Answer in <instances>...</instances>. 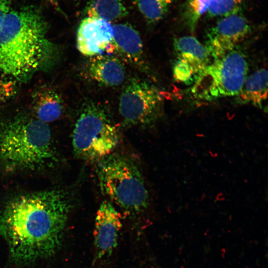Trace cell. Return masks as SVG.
Instances as JSON below:
<instances>
[{"label":"cell","instance_id":"2e32d148","mask_svg":"<svg viewBox=\"0 0 268 268\" xmlns=\"http://www.w3.org/2000/svg\"><path fill=\"white\" fill-rule=\"evenodd\" d=\"M84 13L86 17L99 18L109 22L128 14L126 6L121 0H89Z\"/></svg>","mask_w":268,"mask_h":268},{"label":"cell","instance_id":"7402d4cb","mask_svg":"<svg viewBox=\"0 0 268 268\" xmlns=\"http://www.w3.org/2000/svg\"><path fill=\"white\" fill-rule=\"evenodd\" d=\"M53 4L55 5L56 6L57 5L58 0H49Z\"/></svg>","mask_w":268,"mask_h":268},{"label":"cell","instance_id":"30bf717a","mask_svg":"<svg viewBox=\"0 0 268 268\" xmlns=\"http://www.w3.org/2000/svg\"><path fill=\"white\" fill-rule=\"evenodd\" d=\"M113 37L111 23L103 19L85 17L80 23L76 35V46L83 55L90 57L106 51Z\"/></svg>","mask_w":268,"mask_h":268},{"label":"cell","instance_id":"7c38bea8","mask_svg":"<svg viewBox=\"0 0 268 268\" xmlns=\"http://www.w3.org/2000/svg\"><path fill=\"white\" fill-rule=\"evenodd\" d=\"M86 73L90 79L106 86L119 85L126 77L125 68L120 59L108 55L90 57Z\"/></svg>","mask_w":268,"mask_h":268},{"label":"cell","instance_id":"ba28073f","mask_svg":"<svg viewBox=\"0 0 268 268\" xmlns=\"http://www.w3.org/2000/svg\"><path fill=\"white\" fill-rule=\"evenodd\" d=\"M250 30L248 20L240 12L220 17L205 35L204 46L210 58H220L236 48Z\"/></svg>","mask_w":268,"mask_h":268},{"label":"cell","instance_id":"9a60e30c","mask_svg":"<svg viewBox=\"0 0 268 268\" xmlns=\"http://www.w3.org/2000/svg\"><path fill=\"white\" fill-rule=\"evenodd\" d=\"M36 118L44 123L58 120L63 111V104L58 93L49 87H41L33 97Z\"/></svg>","mask_w":268,"mask_h":268},{"label":"cell","instance_id":"6da1fadb","mask_svg":"<svg viewBox=\"0 0 268 268\" xmlns=\"http://www.w3.org/2000/svg\"><path fill=\"white\" fill-rule=\"evenodd\" d=\"M71 203L67 193L50 189L21 194L0 210V235L16 262L54 256L61 247Z\"/></svg>","mask_w":268,"mask_h":268},{"label":"cell","instance_id":"8fae6325","mask_svg":"<svg viewBox=\"0 0 268 268\" xmlns=\"http://www.w3.org/2000/svg\"><path fill=\"white\" fill-rule=\"evenodd\" d=\"M113 28V39L106 52L117 54L125 62L148 73L149 67L138 33L127 24H117Z\"/></svg>","mask_w":268,"mask_h":268},{"label":"cell","instance_id":"ffe728a7","mask_svg":"<svg viewBox=\"0 0 268 268\" xmlns=\"http://www.w3.org/2000/svg\"><path fill=\"white\" fill-rule=\"evenodd\" d=\"M15 80L0 74V105L11 99L16 93Z\"/></svg>","mask_w":268,"mask_h":268},{"label":"cell","instance_id":"4fadbf2b","mask_svg":"<svg viewBox=\"0 0 268 268\" xmlns=\"http://www.w3.org/2000/svg\"><path fill=\"white\" fill-rule=\"evenodd\" d=\"M173 46L176 59L189 66L197 78L210 62L204 46L194 36H185L175 38Z\"/></svg>","mask_w":268,"mask_h":268},{"label":"cell","instance_id":"52a82bcc","mask_svg":"<svg viewBox=\"0 0 268 268\" xmlns=\"http://www.w3.org/2000/svg\"><path fill=\"white\" fill-rule=\"evenodd\" d=\"M163 101L162 92L156 86L133 78L121 95L119 111L126 125H150L160 117Z\"/></svg>","mask_w":268,"mask_h":268},{"label":"cell","instance_id":"ac0fdd59","mask_svg":"<svg viewBox=\"0 0 268 268\" xmlns=\"http://www.w3.org/2000/svg\"><path fill=\"white\" fill-rule=\"evenodd\" d=\"M175 0H134L138 10L149 24L162 20Z\"/></svg>","mask_w":268,"mask_h":268},{"label":"cell","instance_id":"e0dca14e","mask_svg":"<svg viewBox=\"0 0 268 268\" xmlns=\"http://www.w3.org/2000/svg\"><path fill=\"white\" fill-rule=\"evenodd\" d=\"M215 0H186L182 7L181 16L185 25L194 32L203 15L207 13Z\"/></svg>","mask_w":268,"mask_h":268},{"label":"cell","instance_id":"8992f818","mask_svg":"<svg viewBox=\"0 0 268 268\" xmlns=\"http://www.w3.org/2000/svg\"><path fill=\"white\" fill-rule=\"evenodd\" d=\"M248 64L244 53L237 48L212 60L192 84L191 93L201 101L236 96L248 76Z\"/></svg>","mask_w":268,"mask_h":268},{"label":"cell","instance_id":"7a4b0ae2","mask_svg":"<svg viewBox=\"0 0 268 268\" xmlns=\"http://www.w3.org/2000/svg\"><path fill=\"white\" fill-rule=\"evenodd\" d=\"M49 25L35 6L11 9L0 18V74L24 81L53 59Z\"/></svg>","mask_w":268,"mask_h":268},{"label":"cell","instance_id":"d6986e66","mask_svg":"<svg viewBox=\"0 0 268 268\" xmlns=\"http://www.w3.org/2000/svg\"><path fill=\"white\" fill-rule=\"evenodd\" d=\"M246 0H215L206 14L209 17H222L240 12Z\"/></svg>","mask_w":268,"mask_h":268},{"label":"cell","instance_id":"44dd1931","mask_svg":"<svg viewBox=\"0 0 268 268\" xmlns=\"http://www.w3.org/2000/svg\"><path fill=\"white\" fill-rule=\"evenodd\" d=\"M15 0H0V18L11 10V6Z\"/></svg>","mask_w":268,"mask_h":268},{"label":"cell","instance_id":"5bb4252c","mask_svg":"<svg viewBox=\"0 0 268 268\" xmlns=\"http://www.w3.org/2000/svg\"><path fill=\"white\" fill-rule=\"evenodd\" d=\"M268 93V72L264 68L247 76L243 87L235 97L240 104H251L264 108Z\"/></svg>","mask_w":268,"mask_h":268},{"label":"cell","instance_id":"9c48e42d","mask_svg":"<svg viewBox=\"0 0 268 268\" xmlns=\"http://www.w3.org/2000/svg\"><path fill=\"white\" fill-rule=\"evenodd\" d=\"M122 216L112 203L104 201L96 213L93 231L94 261L108 258L118 245Z\"/></svg>","mask_w":268,"mask_h":268},{"label":"cell","instance_id":"603a6c76","mask_svg":"<svg viewBox=\"0 0 268 268\" xmlns=\"http://www.w3.org/2000/svg\"><path fill=\"white\" fill-rule=\"evenodd\" d=\"M76 1H78V0H76Z\"/></svg>","mask_w":268,"mask_h":268},{"label":"cell","instance_id":"5b68a950","mask_svg":"<svg viewBox=\"0 0 268 268\" xmlns=\"http://www.w3.org/2000/svg\"><path fill=\"white\" fill-rule=\"evenodd\" d=\"M120 134L109 113L101 104L88 101L81 109L72 135L74 154L88 161H98L111 153Z\"/></svg>","mask_w":268,"mask_h":268},{"label":"cell","instance_id":"3957f363","mask_svg":"<svg viewBox=\"0 0 268 268\" xmlns=\"http://www.w3.org/2000/svg\"><path fill=\"white\" fill-rule=\"evenodd\" d=\"M59 161L51 130L37 118L20 116L0 123V169L41 171Z\"/></svg>","mask_w":268,"mask_h":268},{"label":"cell","instance_id":"277c9868","mask_svg":"<svg viewBox=\"0 0 268 268\" xmlns=\"http://www.w3.org/2000/svg\"><path fill=\"white\" fill-rule=\"evenodd\" d=\"M96 173L102 193L124 212L137 214L147 208L148 191L132 158L111 153L97 161Z\"/></svg>","mask_w":268,"mask_h":268}]
</instances>
